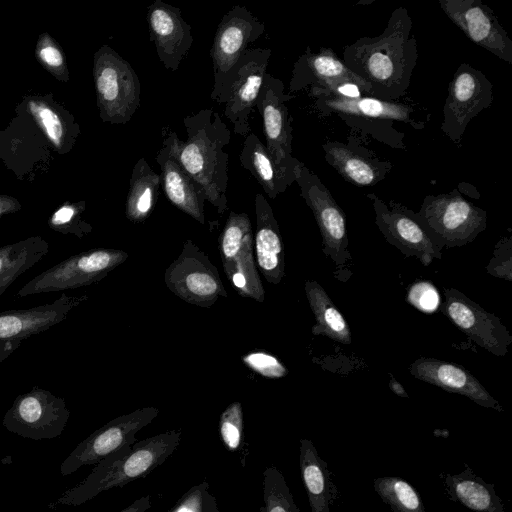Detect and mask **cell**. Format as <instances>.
<instances>
[{
	"label": "cell",
	"mask_w": 512,
	"mask_h": 512,
	"mask_svg": "<svg viewBox=\"0 0 512 512\" xmlns=\"http://www.w3.org/2000/svg\"><path fill=\"white\" fill-rule=\"evenodd\" d=\"M406 300L416 309L425 313L435 312L441 304L438 290L428 281L415 282L409 288Z\"/></svg>",
	"instance_id": "obj_38"
},
{
	"label": "cell",
	"mask_w": 512,
	"mask_h": 512,
	"mask_svg": "<svg viewBox=\"0 0 512 512\" xmlns=\"http://www.w3.org/2000/svg\"><path fill=\"white\" fill-rule=\"evenodd\" d=\"M159 414L153 406L136 409L118 416L81 441L60 465V473L68 476L79 468L96 465L117 450L133 445L136 434Z\"/></svg>",
	"instance_id": "obj_13"
},
{
	"label": "cell",
	"mask_w": 512,
	"mask_h": 512,
	"mask_svg": "<svg viewBox=\"0 0 512 512\" xmlns=\"http://www.w3.org/2000/svg\"><path fill=\"white\" fill-rule=\"evenodd\" d=\"M270 48H249L226 76L213 101L224 104V115L233 124L234 132L246 137L251 131L250 115L271 57Z\"/></svg>",
	"instance_id": "obj_8"
},
{
	"label": "cell",
	"mask_w": 512,
	"mask_h": 512,
	"mask_svg": "<svg viewBox=\"0 0 512 512\" xmlns=\"http://www.w3.org/2000/svg\"><path fill=\"white\" fill-rule=\"evenodd\" d=\"M96 69V89L103 116L111 122H129L140 106L141 83L129 62L109 47L100 53Z\"/></svg>",
	"instance_id": "obj_14"
},
{
	"label": "cell",
	"mask_w": 512,
	"mask_h": 512,
	"mask_svg": "<svg viewBox=\"0 0 512 512\" xmlns=\"http://www.w3.org/2000/svg\"><path fill=\"white\" fill-rule=\"evenodd\" d=\"M512 239L503 237L495 245L493 257L486 267L487 272L498 278L512 281Z\"/></svg>",
	"instance_id": "obj_41"
},
{
	"label": "cell",
	"mask_w": 512,
	"mask_h": 512,
	"mask_svg": "<svg viewBox=\"0 0 512 512\" xmlns=\"http://www.w3.org/2000/svg\"><path fill=\"white\" fill-rule=\"evenodd\" d=\"M304 289L316 320L312 333L342 344H351L350 327L324 288L315 280H306Z\"/></svg>",
	"instance_id": "obj_28"
},
{
	"label": "cell",
	"mask_w": 512,
	"mask_h": 512,
	"mask_svg": "<svg viewBox=\"0 0 512 512\" xmlns=\"http://www.w3.org/2000/svg\"><path fill=\"white\" fill-rule=\"evenodd\" d=\"M244 416L242 405L232 402L222 412L219 420V436L225 448L230 452H238L243 446Z\"/></svg>",
	"instance_id": "obj_36"
},
{
	"label": "cell",
	"mask_w": 512,
	"mask_h": 512,
	"mask_svg": "<svg viewBox=\"0 0 512 512\" xmlns=\"http://www.w3.org/2000/svg\"><path fill=\"white\" fill-rule=\"evenodd\" d=\"M264 30V23L245 6L235 5L224 14L210 48L214 79L210 94L212 100L219 93L228 73Z\"/></svg>",
	"instance_id": "obj_15"
},
{
	"label": "cell",
	"mask_w": 512,
	"mask_h": 512,
	"mask_svg": "<svg viewBox=\"0 0 512 512\" xmlns=\"http://www.w3.org/2000/svg\"><path fill=\"white\" fill-rule=\"evenodd\" d=\"M374 490L393 512H426L417 490L400 477H379L373 480Z\"/></svg>",
	"instance_id": "obj_33"
},
{
	"label": "cell",
	"mask_w": 512,
	"mask_h": 512,
	"mask_svg": "<svg viewBox=\"0 0 512 512\" xmlns=\"http://www.w3.org/2000/svg\"><path fill=\"white\" fill-rule=\"evenodd\" d=\"M263 501L260 512H301L282 472L275 466L263 471Z\"/></svg>",
	"instance_id": "obj_34"
},
{
	"label": "cell",
	"mask_w": 512,
	"mask_h": 512,
	"mask_svg": "<svg viewBox=\"0 0 512 512\" xmlns=\"http://www.w3.org/2000/svg\"><path fill=\"white\" fill-rule=\"evenodd\" d=\"M48 251L49 244L39 236L0 247V296Z\"/></svg>",
	"instance_id": "obj_31"
},
{
	"label": "cell",
	"mask_w": 512,
	"mask_h": 512,
	"mask_svg": "<svg viewBox=\"0 0 512 512\" xmlns=\"http://www.w3.org/2000/svg\"><path fill=\"white\" fill-rule=\"evenodd\" d=\"M250 237L253 234L248 215L230 211L218 240L222 265L227 264Z\"/></svg>",
	"instance_id": "obj_35"
},
{
	"label": "cell",
	"mask_w": 512,
	"mask_h": 512,
	"mask_svg": "<svg viewBox=\"0 0 512 512\" xmlns=\"http://www.w3.org/2000/svg\"><path fill=\"white\" fill-rule=\"evenodd\" d=\"M293 97L285 93L282 80L267 73L256 101L262 117L265 146L287 188L295 182L296 169L301 163L292 155L291 117L286 103Z\"/></svg>",
	"instance_id": "obj_7"
},
{
	"label": "cell",
	"mask_w": 512,
	"mask_h": 512,
	"mask_svg": "<svg viewBox=\"0 0 512 512\" xmlns=\"http://www.w3.org/2000/svg\"><path fill=\"white\" fill-rule=\"evenodd\" d=\"M212 512H220V511H219V509H218V507H217V505H215V506H214V508H213Z\"/></svg>",
	"instance_id": "obj_48"
},
{
	"label": "cell",
	"mask_w": 512,
	"mask_h": 512,
	"mask_svg": "<svg viewBox=\"0 0 512 512\" xmlns=\"http://www.w3.org/2000/svg\"><path fill=\"white\" fill-rule=\"evenodd\" d=\"M12 208L11 207H7V206H3V205H0V216L3 212H6L7 210H11Z\"/></svg>",
	"instance_id": "obj_47"
},
{
	"label": "cell",
	"mask_w": 512,
	"mask_h": 512,
	"mask_svg": "<svg viewBox=\"0 0 512 512\" xmlns=\"http://www.w3.org/2000/svg\"><path fill=\"white\" fill-rule=\"evenodd\" d=\"M31 110L39 118L46 134L53 143L58 145L60 143L63 127L58 115L47 107H40L36 103H30Z\"/></svg>",
	"instance_id": "obj_42"
},
{
	"label": "cell",
	"mask_w": 512,
	"mask_h": 512,
	"mask_svg": "<svg viewBox=\"0 0 512 512\" xmlns=\"http://www.w3.org/2000/svg\"><path fill=\"white\" fill-rule=\"evenodd\" d=\"M40 58L48 65L58 67L63 63V57L60 51L52 46L41 49Z\"/></svg>",
	"instance_id": "obj_43"
},
{
	"label": "cell",
	"mask_w": 512,
	"mask_h": 512,
	"mask_svg": "<svg viewBox=\"0 0 512 512\" xmlns=\"http://www.w3.org/2000/svg\"><path fill=\"white\" fill-rule=\"evenodd\" d=\"M299 464L311 512H330L339 492L332 481L328 463L309 439L300 440Z\"/></svg>",
	"instance_id": "obj_26"
},
{
	"label": "cell",
	"mask_w": 512,
	"mask_h": 512,
	"mask_svg": "<svg viewBox=\"0 0 512 512\" xmlns=\"http://www.w3.org/2000/svg\"><path fill=\"white\" fill-rule=\"evenodd\" d=\"M440 311L470 340L495 356H505L512 335L500 318L454 288L444 289Z\"/></svg>",
	"instance_id": "obj_17"
},
{
	"label": "cell",
	"mask_w": 512,
	"mask_h": 512,
	"mask_svg": "<svg viewBox=\"0 0 512 512\" xmlns=\"http://www.w3.org/2000/svg\"><path fill=\"white\" fill-rule=\"evenodd\" d=\"M239 159L270 199L286 191L269 151L255 133L245 137Z\"/></svg>",
	"instance_id": "obj_30"
},
{
	"label": "cell",
	"mask_w": 512,
	"mask_h": 512,
	"mask_svg": "<svg viewBox=\"0 0 512 512\" xmlns=\"http://www.w3.org/2000/svg\"><path fill=\"white\" fill-rule=\"evenodd\" d=\"M322 150L325 161L343 179L357 187L377 185L393 169L390 161L380 158L353 135H349L346 142L326 141Z\"/></svg>",
	"instance_id": "obj_19"
},
{
	"label": "cell",
	"mask_w": 512,
	"mask_h": 512,
	"mask_svg": "<svg viewBox=\"0 0 512 512\" xmlns=\"http://www.w3.org/2000/svg\"><path fill=\"white\" fill-rule=\"evenodd\" d=\"M447 18L467 38L502 61L512 64V40L494 11L481 0H439Z\"/></svg>",
	"instance_id": "obj_18"
},
{
	"label": "cell",
	"mask_w": 512,
	"mask_h": 512,
	"mask_svg": "<svg viewBox=\"0 0 512 512\" xmlns=\"http://www.w3.org/2000/svg\"><path fill=\"white\" fill-rule=\"evenodd\" d=\"M87 296H69L62 293L52 303L0 312V342L24 340L48 330L66 319L68 313Z\"/></svg>",
	"instance_id": "obj_23"
},
{
	"label": "cell",
	"mask_w": 512,
	"mask_h": 512,
	"mask_svg": "<svg viewBox=\"0 0 512 512\" xmlns=\"http://www.w3.org/2000/svg\"><path fill=\"white\" fill-rule=\"evenodd\" d=\"M295 182L300 195L311 209L318 225L323 253L335 265V277L346 281L352 255L348 250L346 215L320 178L301 162L296 169Z\"/></svg>",
	"instance_id": "obj_6"
},
{
	"label": "cell",
	"mask_w": 512,
	"mask_h": 512,
	"mask_svg": "<svg viewBox=\"0 0 512 512\" xmlns=\"http://www.w3.org/2000/svg\"><path fill=\"white\" fill-rule=\"evenodd\" d=\"M69 416L70 411L62 397L34 386L15 398L3 417L2 425L23 438L54 439L63 433Z\"/></svg>",
	"instance_id": "obj_11"
},
{
	"label": "cell",
	"mask_w": 512,
	"mask_h": 512,
	"mask_svg": "<svg viewBox=\"0 0 512 512\" xmlns=\"http://www.w3.org/2000/svg\"><path fill=\"white\" fill-rule=\"evenodd\" d=\"M256 230L253 239L257 265L267 282L279 284L285 276V254L278 222L263 194L255 195Z\"/></svg>",
	"instance_id": "obj_25"
},
{
	"label": "cell",
	"mask_w": 512,
	"mask_h": 512,
	"mask_svg": "<svg viewBox=\"0 0 512 512\" xmlns=\"http://www.w3.org/2000/svg\"><path fill=\"white\" fill-rule=\"evenodd\" d=\"M242 360L247 367L266 378H282L288 373L277 357L263 351L243 355Z\"/></svg>",
	"instance_id": "obj_39"
},
{
	"label": "cell",
	"mask_w": 512,
	"mask_h": 512,
	"mask_svg": "<svg viewBox=\"0 0 512 512\" xmlns=\"http://www.w3.org/2000/svg\"><path fill=\"white\" fill-rule=\"evenodd\" d=\"M223 269L239 295L257 302L264 301V288L255 266L253 237L246 240Z\"/></svg>",
	"instance_id": "obj_32"
},
{
	"label": "cell",
	"mask_w": 512,
	"mask_h": 512,
	"mask_svg": "<svg viewBox=\"0 0 512 512\" xmlns=\"http://www.w3.org/2000/svg\"><path fill=\"white\" fill-rule=\"evenodd\" d=\"M412 29L408 10L397 7L379 36L361 37L343 48L342 61L369 84L372 97L398 101L406 95L418 59Z\"/></svg>",
	"instance_id": "obj_1"
},
{
	"label": "cell",
	"mask_w": 512,
	"mask_h": 512,
	"mask_svg": "<svg viewBox=\"0 0 512 512\" xmlns=\"http://www.w3.org/2000/svg\"><path fill=\"white\" fill-rule=\"evenodd\" d=\"M458 474H443L446 496L472 512H505L495 485L484 481L465 463Z\"/></svg>",
	"instance_id": "obj_27"
},
{
	"label": "cell",
	"mask_w": 512,
	"mask_h": 512,
	"mask_svg": "<svg viewBox=\"0 0 512 512\" xmlns=\"http://www.w3.org/2000/svg\"><path fill=\"white\" fill-rule=\"evenodd\" d=\"M79 209L73 205L60 207L50 219V226L61 233H71L79 238L91 231L88 224L77 221Z\"/></svg>",
	"instance_id": "obj_40"
},
{
	"label": "cell",
	"mask_w": 512,
	"mask_h": 512,
	"mask_svg": "<svg viewBox=\"0 0 512 512\" xmlns=\"http://www.w3.org/2000/svg\"><path fill=\"white\" fill-rule=\"evenodd\" d=\"M183 124L187 139L181 140L169 131L163 140L170 146L178 162L202 189L206 201L219 214L228 210V152L231 133L218 112L201 109L186 116Z\"/></svg>",
	"instance_id": "obj_2"
},
{
	"label": "cell",
	"mask_w": 512,
	"mask_h": 512,
	"mask_svg": "<svg viewBox=\"0 0 512 512\" xmlns=\"http://www.w3.org/2000/svg\"><path fill=\"white\" fill-rule=\"evenodd\" d=\"M342 81L354 82L367 96H372L369 84L353 73L331 48L312 52L311 48L307 47L294 63L288 93L293 95L307 87L321 88Z\"/></svg>",
	"instance_id": "obj_22"
},
{
	"label": "cell",
	"mask_w": 512,
	"mask_h": 512,
	"mask_svg": "<svg viewBox=\"0 0 512 512\" xmlns=\"http://www.w3.org/2000/svg\"><path fill=\"white\" fill-rule=\"evenodd\" d=\"M150 508L151 497L149 495H144L133 501L124 509L117 512H148Z\"/></svg>",
	"instance_id": "obj_44"
},
{
	"label": "cell",
	"mask_w": 512,
	"mask_h": 512,
	"mask_svg": "<svg viewBox=\"0 0 512 512\" xmlns=\"http://www.w3.org/2000/svg\"><path fill=\"white\" fill-rule=\"evenodd\" d=\"M367 197L375 212V224L389 244L406 257H416L424 266L442 258V249L430 239L415 212L394 200L386 204L374 193Z\"/></svg>",
	"instance_id": "obj_16"
},
{
	"label": "cell",
	"mask_w": 512,
	"mask_h": 512,
	"mask_svg": "<svg viewBox=\"0 0 512 512\" xmlns=\"http://www.w3.org/2000/svg\"><path fill=\"white\" fill-rule=\"evenodd\" d=\"M146 17L150 40L160 62L167 70L176 72L193 43L190 24L182 17L180 8L162 0L149 5Z\"/></svg>",
	"instance_id": "obj_20"
},
{
	"label": "cell",
	"mask_w": 512,
	"mask_h": 512,
	"mask_svg": "<svg viewBox=\"0 0 512 512\" xmlns=\"http://www.w3.org/2000/svg\"><path fill=\"white\" fill-rule=\"evenodd\" d=\"M389 388L391 391L396 394L397 396L407 398L408 394L403 388V386L391 375L390 381H389Z\"/></svg>",
	"instance_id": "obj_46"
},
{
	"label": "cell",
	"mask_w": 512,
	"mask_h": 512,
	"mask_svg": "<svg viewBox=\"0 0 512 512\" xmlns=\"http://www.w3.org/2000/svg\"><path fill=\"white\" fill-rule=\"evenodd\" d=\"M164 282L177 297L202 308H209L219 298L228 296L217 267L190 239L167 267Z\"/></svg>",
	"instance_id": "obj_10"
},
{
	"label": "cell",
	"mask_w": 512,
	"mask_h": 512,
	"mask_svg": "<svg viewBox=\"0 0 512 512\" xmlns=\"http://www.w3.org/2000/svg\"><path fill=\"white\" fill-rule=\"evenodd\" d=\"M493 102V85L485 74L468 63H461L448 86L443 107L441 131L459 146L472 119Z\"/></svg>",
	"instance_id": "obj_12"
},
{
	"label": "cell",
	"mask_w": 512,
	"mask_h": 512,
	"mask_svg": "<svg viewBox=\"0 0 512 512\" xmlns=\"http://www.w3.org/2000/svg\"><path fill=\"white\" fill-rule=\"evenodd\" d=\"M312 97L320 115H336L351 129L394 149H406L405 133L396 129L395 122L422 130L431 117L424 106L412 101H387L372 96L357 99L327 95Z\"/></svg>",
	"instance_id": "obj_4"
},
{
	"label": "cell",
	"mask_w": 512,
	"mask_h": 512,
	"mask_svg": "<svg viewBox=\"0 0 512 512\" xmlns=\"http://www.w3.org/2000/svg\"><path fill=\"white\" fill-rule=\"evenodd\" d=\"M160 184V175L145 158H139L132 168L125 204L129 221L141 223L150 216L157 203Z\"/></svg>",
	"instance_id": "obj_29"
},
{
	"label": "cell",
	"mask_w": 512,
	"mask_h": 512,
	"mask_svg": "<svg viewBox=\"0 0 512 512\" xmlns=\"http://www.w3.org/2000/svg\"><path fill=\"white\" fill-rule=\"evenodd\" d=\"M415 215L441 249L467 245L487 228V212L466 200L459 188L425 196Z\"/></svg>",
	"instance_id": "obj_5"
},
{
	"label": "cell",
	"mask_w": 512,
	"mask_h": 512,
	"mask_svg": "<svg viewBox=\"0 0 512 512\" xmlns=\"http://www.w3.org/2000/svg\"><path fill=\"white\" fill-rule=\"evenodd\" d=\"M20 344V340L0 342V363L8 358Z\"/></svg>",
	"instance_id": "obj_45"
},
{
	"label": "cell",
	"mask_w": 512,
	"mask_h": 512,
	"mask_svg": "<svg viewBox=\"0 0 512 512\" xmlns=\"http://www.w3.org/2000/svg\"><path fill=\"white\" fill-rule=\"evenodd\" d=\"M216 501L209 493V484L202 481L191 487L168 512H212Z\"/></svg>",
	"instance_id": "obj_37"
},
{
	"label": "cell",
	"mask_w": 512,
	"mask_h": 512,
	"mask_svg": "<svg viewBox=\"0 0 512 512\" xmlns=\"http://www.w3.org/2000/svg\"><path fill=\"white\" fill-rule=\"evenodd\" d=\"M181 438V430L175 429L117 450L98 462L84 480L67 489L48 507L56 509L60 506H78L104 491L122 488L147 476L172 455Z\"/></svg>",
	"instance_id": "obj_3"
},
{
	"label": "cell",
	"mask_w": 512,
	"mask_h": 512,
	"mask_svg": "<svg viewBox=\"0 0 512 512\" xmlns=\"http://www.w3.org/2000/svg\"><path fill=\"white\" fill-rule=\"evenodd\" d=\"M409 372L416 379L437 386L447 392L468 397L476 404L503 412V407L485 389L480 381L459 364L430 357H420L410 366Z\"/></svg>",
	"instance_id": "obj_21"
},
{
	"label": "cell",
	"mask_w": 512,
	"mask_h": 512,
	"mask_svg": "<svg viewBox=\"0 0 512 512\" xmlns=\"http://www.w3.org/2000/svg\"><path fill=\"white\" fill-rule=\"evenodd\" d=\"M155 160L160 167V186L168 200L179 210L204 225L206 197L202 189L186 173L170 146L163 140Z\"/></svg>",
	"instance_id": "obj_24"
},
{
	"label": "cell",
	"mask_w": 512,
	"mask_h": 512,
	"mask_svg": "<svg viewBox=\"0 0 512 512\" xmlns=\"http://www.w3.org/2000/svg\"><path fill=\"white\" fill-rule=\"evenodd\" d=\"M127 258L126 251L111 248L77 253L35 276L19 289L16 296L60 292L91 285L105 278Z\"/></svg>",
	"instance_id": "obj_9"
}]
</instances>
